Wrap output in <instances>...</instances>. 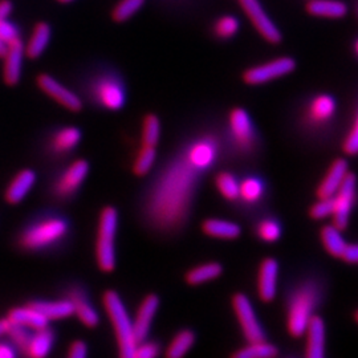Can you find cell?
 <instances>
[{"instance_id": "6da1fadb", "label": "cell", "mask_w": 358, "mask_h": 358, "mask_svg": "<svg viewBox=\"0 0 358 358\" xmlns=\"http://www.w3.org/2000/svg\"><path fill=\"white\" fill-rule=\"evenodd\" d=\"M199 173L185 154L164 170L148 205L149 217L158 227L173 229L185 219Z\"/></svg>"}, {"instance_id": "7a4b0ae2", "label": "cell", "mask_w": 358, "mask_h": 358, "mask_svg": "<svg viewBox=\"0 0 358 358\" xmlns=\"http://www.w3.org/2000/svg\"><path fill=\"white\" fill-rule=\"evenodd\" d=\"M319 300L320 291L315 282H301L294 288L287 308V329L291 336L301 337L304 334Z\"/></svg>"}, {"instance_id": "3957f363", "label": "cell", "mask_w": 358, "mask_h": 358, "mask_svg": "<svg viewBox=\"0 0 358 358\" xmlns=\"http://www.w3.org/2000/svg\"><path fill=\"white\" fill-rule=\"evenodd\" d=\"M103 301L105 312L115 329L120 356L133 358L138 341L125 303L115 291H106L103 294Z\"/></svg>"}, {"instance_id": "277c9868", "label": "cell", "mask_w": 358, "mask_h": 358, "mask_svg": "<svg viewBox=\"0 0 358 358\" xmlns=\"http://www.w3.org/2000/svg\"><path fill=\"white\" fill-rule=\"evenodd\" d=\"M64 217H48L32 223L22 232L19 243L28 251H40L62 242L68 234Z\"/></svg>"}, {"instance_id": "5b68a950", "label": "cell", "mask_w": 358, "mask_h": 358, "mask_svg": "<svg viewBox=\"0 0 358 358\" xmlns=\"http://www.w3.org/2000/svg\"><path fill=\"white\" fill-rule=\"evenodd\" d=\"M118 229V213L115 207H105L99 219L96 238V260L103 272H113L115 268V236Z\"/></svg>"}, {"instance_id": "8992f818", "label": "cell", "mask_w": 358, "mask_h": 358, "mask_svg": "<svg viewBox=\"0 0 358 358\" xmlns=\"http://www.w3.org/2000/svg\"><path fill=\"white\" fill-rule=\"evenodd\" d=\"M357 195V178L355 174L348 173L344 182L332 196L333 226L338 230H345L349 222V215L356 203Z\"/></svg>"}, {"instance_id": "52a82bcc", "label": "cell", "mask_w": 358, "mask_h": 358, "mask_svg": "<svg viewBox=\"0 0 358 358\" xmlns=\"http://www.w3.org/2000/svg\"><path fill=\"white\" fill-rule=\"evenodd\" d=\"M232 308L247 343L266 340V333L256 317L255 309L245 294H235L232 297Z\"/></svg>"}, {"instance_id": "ba28073f", "label": "cell", "mask_w": 358, "mask_h": 358, "mask_svg": "<svg viewBox=\"0 0 358 358\" xmlns=\"http://www.w3.org/2000/svg\"><path fill=\"white\" fill-rule=\"evenodd\" d=\"M296 68V62L291 57H279L271 60L266 64L256 65L247 69L243 73V81L248 85H262L272 80L280 78L292 73Z\"/></svg>"}, {"instance_id": "9c48e42d", "label": "cell", "mask_w": 358, "mask_h": 358, "mask_svg": "<svg viewBox=\"0 0 358 358\" xmlns=\"http://www.w3.org/2000/svg\"><path fill=\"white\" fill-rule=\"evenodd\" d=\"M93 96L96 101L109 110H120L125 105L124 84L115 76L100 77L93 85Z\"/></svg>"}, {"instance_id": "30bf717a", "label": "cell", "mask_w": 358, "mask_h": 358, "mask_svg": "<svg viewBox=\"0 0 358 358\" xmlns=\"http://www.w3.org/2000/svg\"><path fill=\"white\" fill-rule=\"evenodd\" d=\"M229 124L232 141L241 152L248 153L255 145V129L251 117L242 108H235L229 115Z\"/></svg>"}, {"instance_id": "8fae6325", "label": "cell", "mask_w": 358, "mask_h": 358, "mask_svg": "<svg viewBox=\"0 0 358 358\" xmlns=\"http://www.w3.org/2000/svg\"><path fill=\"white\" fill-rule=\"evenodd\" d=\"M245 15L250 17L256 31L271 44H279L282 41V32L272 22L259 0H239Z\"/></svg>"}, {"instance_id": "7c38bea8", "label": "cell", "mask_w": 358, "mask_h": 358, "mask_svg": "<svg viewBox=\"0 0 358 358\" xmlns=\"http://www.w3.org/2000/svg\"><path fill=\"white\" fill-rule=\"evenodd\" d=\"M90 174V164L85 159H77L72 162L56 179L53 192L59 198H69L81 187Z\"/></svg>"}, {"instance_id": "4fadbf2b", "label": "cell", "mask_w": 358, "mask_h": 358, "mask_svg": "<svg viewBox=\"0 0 358 358\" xmlns=\"http://www.w3.org/2000/svg\"><path fill=\"white\" fill-rule=\"evenodd\" d=\"M36 83L40 90H43L47 96H50L52 100L62 105L66 110L80 112L83 109L81 99L73 90H68L55 77L50 76L47 73H41L36 78Z\"/></svg>"}, {"instance_id": "5bb4252c", "label": "cell", "mask_w": 358, "mask_h": 358, "mask_svg": "<svg viewBox=\"0 0 358 358\" xmlns=\"http://www.w3.org/2000/svg\"><path fill=\"white\" fill-rule=\"evenodd\" d=\"M24 56L26 51L22 38H13V41L7 44V50L3 56V81L6 85L15 87L19 84Z\"/></svg>"}, {"instance_id": "9a60e30c", "label": "cell", "mask_w": 358, "mask_h": 358, "mask_svg": "<svg viewBox=\"0 0 358 358\" xmlns=\"http://www.w3.org/2000/svg\"><path fill=\"white\" fill-rule=\"evenodd\" d=\"M186 158L192 166L201 173L208 170L215 164L217 158V142L214 137H202L192 145L185 152Z\"/></svg>"}, {"instance_id": "2e32d148", "label": "cell", "mask_w": 358, "mask_h": 358, "mask_svg": "<svg viewBox=\"0 0 358 358\" xmlns=\"http://www.w3.org/2000/svg\"><path fill=\"white\" fill-rule=\"evenodd\" d=\"M336 109V100L331 94H317L308 105L306 122L312 128H322L332 121Z\"/></svg>"}, {"instance_id": "e0dca14e", "label": "cell", "mask_w": 358, "mask_h": 358, "mask_svg": "<svg viewBox=\"0 0 358 358\" xmlns=\"http://www.w3.org/2000/svg\"><path fill=\"white\" fill-rule=\"evenodd\" d=\"M278 276L279 263L272 257L264 259L257 272V294L264 303H271L276 297Z\"/></svg>"}, {"instance_id": "ac0fdd59", "label": "cell", "mask_w": 358, "mask_h": 358, "mask_svg": "<svg viewBox=\"0 0 358 358\" xmlns=\"http://www.w3.org/2000/svg\"><path fill=\"white\" fill-rule=\"evenodd\" d=\"M158 308H159V299L157 294H148L142 300L140 307L136 312V317L133 320V328L138 343L148 338Z\"/></svg>"}, {"instance_id": "d6986e66", "label": "cell", "mask_w": 358, "mask_h": 358, "mask_svg": "<svg viewBox=\"0 0 358 358\" xmlns=\"http://www.w3.org/2000/svg\"><path fill=\"white\" fill-rule=\"evenodd\" d=\"M68 299L73 306V316H76L87 328H96L100 322L97 309L93 307L87 292L81 288H72L68 294Z\"/></svg>"}, {"instance_id": "ffe728a7", "label": "cell", "mask_w": 358, "mask_h": 358, "mask_svg": "<svg viewBox=\"0 0 358 358\" xmlns=\"http://www.w3.org/2000/svg\"><path fill=\"white\" fill-rule=\"evenodd\" d=\"M36 173L31 169H26L19 171L13 180L10 182L7 190H6V201L10 205H17L22 201H24L27 195L34 189L36 183Z\"/></svg>"}, {"instance_id": "44dd1931", "label": "cell", "mask_w": 358, "mask_h": 358, "mask_svg": "<svg viewBox=\"0 0 358 358\" xmlns=\"http://www.w3.org/2000/svg\"><path fill=\"white\" fill-rule=\"evenodd\" d=\"M348 162L343 158H338L333 162L328 173L325 174L324 179L321 180L316 195L319 199H325V198H332L341 183L344 182L346 174H348Z\"/></svg>"}, {"instance_id": "7402d4cb", "label": "cell", "mask_w": 358, "mask_h": 358, "mask_svg": "<svg viewBox=\"0 0 358 358\" xmlns=\"http://www.w3.org/2000/svg\"><path fill=\"white\" fill-rule=\"evenodd\" d=\"M304 334L307 336L306 356L308 358H322L325 356V324L319 316L313 317L308 322Z\"/></svg>"}, {"instance_id": "603a6c76", "label": "cell", "mask_w": 358, "mask_h": 358, "mask_svg": "<svg viewBox=\"0 0 358 358\" xmlns=\"http://www.w3.org/2000/svg\"><path fill=\"white\" fill-rule=\"evenodd\" d=\"M7 319L10 322L22 325L31 331H38L48 327L50 324L48 319L32 304H27L26 307L13 308L10 310Z\"/></svg>"}, {"instance_id": "cb8c5ba5", "label": "cell", "mask_w": 358, "mask_h": 358, "mask_svg": "<svg viewBox=\"0 0 358 358\" xmlns=\"http://www.w3.org/2000/svg\"><path fill=\"white\" fill-rule=\"evenodd\" d=\"M29 304L38 309L48 321L64 320L73 316V306L68 297L60 300H38Z\"/></svg>"}, {"instance_id": "d4e9b609", "label": "cell", "mask_w": 358, "mask_h": 358, "mask_svg": "<svg viewBox=\"0 0 358 358\" xmlns=\"http://www.w3.org/2000/svg\"><path fill=\"white\" fill-rule=\"evenodd\" d=\"M306 8L312 16L329 19H341L348 13V6L341 0H309Z\"/></svg>"}, {"instance_id": "484cf974", "label": "cell", "mask_w": 358, "mask_h": 358, "mask_svg": "<svg viewBox=\"0 0 358 358\" xmlns=\"http://www.w3.org/2000/svg\"><path fill=\"white\" fill-rule=\"evenodd\" d=\"M202 231L207 236L215 238V239H224V241H231L236 239L241 235V227L224 219H206L202 223Z\"/></svg>"}, {"instance_id": "4316f807", "label": "cell", "mask_w": 358, "mask_h": 358, "mask_svg": "<svg viewBox=\"0 0 358 358\" xmlns=\"http://www.w3.org/2000/svg\"><path fill=\"white\" fill-rule=\"evenodd\" d=\"M55 344V334L48 327L34 331L29 344L27 348V353L29 357L44 358L51 353Z\"/></svg>"}, {"instance_id": "83f0119b", "label": "cell", "mask_w": 358, "mask_h": 358, "mask_svg": "<svg viewBox=\"0 0 358 358\" xmlns=\"http://www.w3.org/2000/svg\"><path fill=\"white\" fill-rule=\"evenodd\" d=\"M50 38H51V27L43 22L38 23L34 28L32 35L28 40L27 45H24L26 56H28L29 59L40 57L45 51V48L50 43Z\"/></svg>"}, {"instance_id": "f1b7e54d", "label": "cell", "mask_w": 358, "mask_h": 358, "mask_svg": "<svg viewBox=\"0 0 358 358\" xmlns=\"http://www.w3.org/2000/svg\"><path fill=\"white\" fill-rule=\"evenodd\" d=\"M81 141V131L75 127H66L56 131L51 141V149L56 154L72 152Z\"/></svg>"}, {"instance_id": "f546056e", "label": "cell", "mask_w": 358, "mask_h": 358, "mask_svg": "<svg viewBox=\"0 0 358 358\" xmlns=\"http://www.w3.org/2000/svg\"><path fill=\"white\" fill-rule=\"evenodd\" d=\"M321 242L327 252L333 257H340L345 251V239L341 235V230H338L336 226H325L321 229Z\"/></svg>"}, {"instance_id": "4dcf8cb0", "label": "cell", "mask_w": 358, "mask_h": 358, "mask_svg": "<svg viewBox=\"0 0 358 358\" xmlns=\"http://www.w3.org/2000/svg\"><path fill=\"white\" fill-rule=\"evenodd\" d=\"M222 272H223V268L219 263L210 262V263H206V264L190 269L186 273L185 279H186L187 284H190V285H201L203 282L215 280L217 278L222 275Z\"/></svg>"}, {"instance_id": "1f68e13d", "label": "cell", "mask_w": 358, "mask_h": 358, "mask_svg": "<svg viewBox=\"0 0 358 358\" xmlns=\"http://www.w3.org/2000/svg\"><path fill=\"white\" fill-rule=\"evenodd\" d=\"M195 344V334L190 329L179 331L167 346L166 356L169 358H180L186 356Z\"/></svg>"}, {"instance_id": "d6a6232c", "label": "cell", "mask_w": 358, "mask_h": 358, "mask_svg": "<svg viewBox=\"0 0 358 358\" xmlns=\"http://www.w3.org/2000/svg\"><path fill=\"white\" fill-rule=\"evenodd\" d=\"M264 185L263 180L257 177H245L239 182V199L247 203L254 205L263 198Z\"/></svg>"}, {"instance_id": "836d02e7", "label": "cell", "mask_w": 358, "mask_h": 358, "mask_svg": "<svg viewBox=\"0 0 358 358\" xmlns=\"http://www.w3.org/2000/svg\"><path fill=\"white\" fill-rule=\"evenodd\" d=\"M279 356L278 348L268 344L266 340L248 343V345L234 353L235 358H273Z\"/></svg>"}, {"instance_id": "e575fe53", "label": "cell", "mask_w": 358, "mask_h": 358, "mask_svg": "<svg viewBox=\"0 0 358 358\" xmlns=\"http://www.w3.org/2000/svg\"><path fill=\"white\" fill-rule=\"evenodd\" d=\"M215 186L226 201L235 202L239 199V180L229 171H222L217 174L215 177Z\"/></svg>"}, {"instance_id": "d590c367", "label": "cell", "mask_w": 358, "mask_h": 358, "mask_svg": "<svg viewBox=\"0 0 358 358\" xmlns=\"http://www.w3.org/2000/svg\"><path fill=\"white\" fill-rule=\"evenodd\" d=\"M256 235L266 243H275L282 236V226L273 217H266L256 226Z\"/></svg>"}, {"instance_id": "8d00e7d4", "label": "cell", "mask_w": 358, "mask_h": 358, "mask_svg": "<svg viewBox=\"0 0 358 358\" xmlns=\"http://www.w3.org/2000/svg\"><path fill=\"white\" fill-rule=\"evenodd\" d=\"M161 138V121L155 115H148L142 122V145L157 146Z\"/></svg>"}, {"instance_id": "74e56055", "label": "cell", "mask_w": 358, "mask_h": 358, "mask_svg": "<svg viewBox=\"0 0 358 358\" xmlns=\"http://www.w3.org/2000/svg\"><path fill=\"white\" fill-rule=\"evenodd\" d=\"M155 158H157L155 148L154 146L142 145L140 152L137 154V158L134 161V165H133L134 174L138 176V177L146 176L153 169Z\"/></svg>"}, {"instance_id": "f35d334b", "label": "cell", "mask_w": 358, "mask_h": 358, "mask_svg": "<svg viewBox=\"0 0 358 358\" xmlns=\"http://www.w3.org/2000/svg\"><path fill=\"white\" fill-rule=\"evenodd\" d=\"M6 336L10 337V341H11V344L15 346L16 350H20L22 353L26 355L27 348H28L31 336H32L31 329L24 328V327H22V325L10 322Z\"/></svg>"}, {"instance_id": "ab89813d", "label": "cell", "mask_w": 358, "mask_h": 358, "mask_svg": "<svg viewBox=\"0 0 358 358\" xmlns=\"http://www.w3.org/2000/svg\"><path fill=\"white\" fill-rule=\"evenodd\" d=\"M145 0H120L112 13L113 20L117 23H124L133 15L138 13L143 6Z\"/></svg>"}, {"instance_id": "60d3db41", "label": "cell", "mask_w": 358, "mask_h": 358, "mask_svg": "<svg viewBox=\"0 0 358 358\" xmlns=\"http://www.w3.org/2000/svg\"><path fill=\"white\" fill-rule=\"evenodd\" d=\"M241 23L239 20L232 15H224L219 17L214 24V32L217 38H234L239 31Z\"/></svg>"}, {"instance_id": "b9f144b4", "label": "cell", "mask_w": 358, "mask_h": 358, "mask_svg": "<svg viewBox=\"0 0 358 358\" xmlns=\"http://www.w3.org/2000/svg\"><path fill=\"white\" fill-rule=\"evenodd\" d=\"M333 213V202L332 198H325V199H320L317 203L310 207L309 210V215L316 220L320 219H325V217H332Z\"/></svg>"}, {"instance_id": "7bdbcfd3", "label": "cell", "mask_w": 358, "mask_h": 358, "mask_svg": "<svg viewBox=\"0 0 358 358\" xmlns=\"http://www.w3.org/2000/svg\"><path fill=\"white\" fill-rule=\"evenodd\" d=\"M159 352H161V348L157 343L143 340L136 346L133 358H154L159 355Z\"/></svg>"}, {"instance_id": "ee69618b", "label": "cell", "mask_w": 358, "mask_h": 358, "mask_svg": "<svg viewBox=\"0 0 358 358\" xmlns=\"http://www.w3.org/2000/svg\"><path fill=\"white\" fill-rule=\"evenodd\" d=\"M343 148H344V152L349 154V155L358 154V112L356 118H355V122H353L352 128L346 136Z\"/></svg>"}, {"instance_id": "f6af8a7d", "label": "cell", "mask_w": 358, "mask_h": 358, "mask_svg": "<svg viewBox=\"0 0 358 358\" xmlns=\"http://www.w3.org/2000/svg\"><path fill=\"white\" fill-rule=\"evenodd\" d=\"M19 38L17 28L11 24L7 19L0 20V40L7 45L13 38Z\"/></svg>"}, {"instance_id": "bcb514c9", "label": "cell", "mask_w": 358, "mask_h": 358, "mask_svg": "<svg viewBox=\"0 0 358 358\" xmlns=\"http://www.w3.org/2000/svg\"><path fill=\"white\" fill-rule=\"evenodd\" d=\"M87 356H88V345L81 340L73 341L68 349V357L85 358Z\"/></svg>"}, {"instance_id": "7dc6e473", "label": "cell", "mask_w": 358, "mask_h": 358, "mask_svg": "<svg viewBox=\"0 0 358 358\" xmlns=\"http://www.w3.org/2000/svg\"><path fill=\"white\" fill-rule=\"evenodd\" d=\"M341 259L349 264H358V244H346L345 251Z\"/></svg>"}, {"instance_id": "c3c4849f", "label": "cell", "mask_w": 358, "mask_h": 358, "mask_svg": "<svg viewBox=\"0 0 358 358\" xmlns=\"http://www.w3.org/2000/svg\"><path fill=\"white\" fill-rule=\"evenodd\" d=\"M16 356V349L11 343H0V358H13Z\"/></svg>"}, {"instance_id": "681fc988", "label": "cell", "mask_w": 358, "mask_h": 358, "mask_svg": "<svg viewBox=\"0 0 358 358\" xmlns=\"http://www.w3.org/2000/svg\"><path fill=\"white\" fill-rule=\"evenodd\" d=\"M13 11V3L10 0H0V20L7 19Z\"/></svg>"}, {"instance_id": "f907efd6", "label": "cell", "mask_w": 358, "mask_h": 358, "mask_svg": "<svg viewBox=\"0 0 358 358\" xmlns=\"http://www.w3.org/2000/svg\"><path fill=\"white\" fill-rule=\"evenodd\" d=\"M8 325H10L8 319H1V320H0V338H1L3 336H6L7 329H8Z\"/></svg>"}, {"instance_id": "816d5d0a", "label": "cell", "mask_w": 358, "mask_h": 358, "mask_svg": "<svg viewBox=\"0 0 358 358\" xmlns=\"http://www.w3.org/2000/svg\"><path fill=\"white\" fill-rule=\"evenodd\" d=\"M6 50H7V45L0 40V57H3L4 56V53H6Z\"/></svg>"}, {"instance_id": "f5cc1de1", "label": "cell", "mask_w": 358, "mask_h": 358, "mask_svg": "<svg viewBox=\"0 0 358 358\" xmlns=\"http://www.w3.org/2000/svg\"><path fill=\"white\" fill-rule=\"evenodd\" d=\"M355 52H356V55H357V56H358V38H357V41H356V43H355Z\"/></svg>"}, {"instance_id": "db71d44e", "label": "cell", "mask_w": 358, "mask_h": 358, "mask_svg": "<svg viewBox=\"0 0 358 358\" xmlns=\"http://www.w3.org/2000/svg\"><path fill=\"white\" fill-rule=\"evenodd\" d=\"M57 1H60V3H69V1H72V0H57Z\"/></svg>"}, {"instance_id": "11a10c76", "label": "cell", "mask_w": 358, "mask_h": 358, "mask_svg": "<svg viewBox=\"0 0 358 358\" xmlns=\"http://www.w3.org/2000/svg\"><path fill=\"white\" fill-rule=\"evenodd\" d=\"M355 320L357 321L358 322V310L355 313Z\"/></svg>"}, {"instance_id": "9f6ffc18", "label": "cell", "mask_w": 358, "mask_h": 358, "mask_svg": "<svg viewBox=\"0 0 358 358\" xmlns=\"http://www.w3.org/2000/svg\"><path fill=\"white\" fill-rule=\"evenodd\" d=\"M357 13H358V7H357Z\"/></svg>"}]
</instances>
